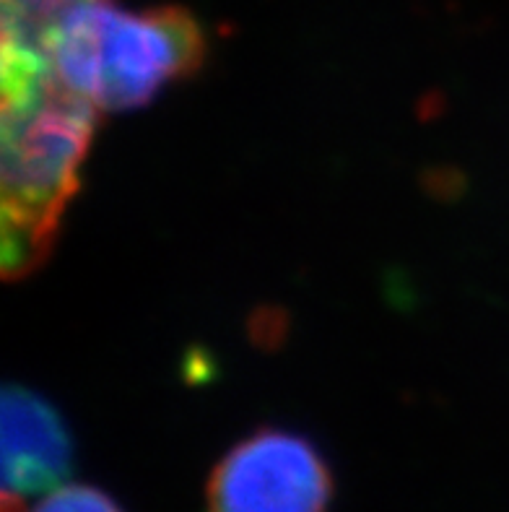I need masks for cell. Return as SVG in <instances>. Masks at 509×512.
I'll return each instance as SVG.
<instances>
[{"mask_svg":"<svg viewBox=\"0 0 509 512\" xmlns=\"http://www.w3.org/2000/svg\"><path fill=\"white\" fill-rule=\"evenodd\" d=\"M97 112L52 68L0 78V266L8 281L42 266L58 240Z\"/></svg>","mask_w":509,"mask_h":512,"instance_id":"6da1fadb","label":"cell"},{"mask_svg":"<svg viewBox=\"0 0 509 512\" xmlns=\"http://www.w3.org/2000/svg\"><path fill=\"white\" fill-rule=\"evenodd\" d=\"M206 58V34L185 8L146 11L97 0L81 8L52 45V71L97 110H133Z\"/></svg>","mask_w":509,"mask_h":512,"instance_id":"7a4b0ae2","label":"cell"},{"mask_svg":"<svg viewBox=\"0 0 509 512\" xmlns=\"http://www.w3.org/2000/svg\"><path fill=\"white\" fill-rule=\"evenodd\" d=\"M333 479L310 442L263 429L234 445L208 479V512H325Z\"/></svg>","mask_w":509,"mask_h":512,"instance_id":"3957f363","label":"cell"},{"mask_svg":"<svg viewBox=\"0 0 509 512\" xmlns=\"http://www.w3.org/2000/svg\"><path fill=\"white\" fill-rule=\"evenodd\" d=\"M3 500L24 502L63 487L73 463L71 435L45 398L8 385L3 390Z\"/></svg>","mask_w":509,"mask_h":512,"instance_id":"277c9868","label":"cell"},{"mask_svg":"<svg viewBox=\"0 0 509 512\" xmlns=\"http://www.w3.org/2000/svg\"><path fill=\"white\" fill-rule=\"evenodd\" d=\"M97 0H0V78L50 71L52 45Z\"/></svg>","mask_w":509,"mask_h":512,"instance_id":"5b68a950","label":"cell"},{"mask_svg":"<svg viewBox=\"0 0 509 512\" xmlns=\"http://www.w3.org/2000/svg\"><path fill=\"white\" fill-rule=\"evenodd\" d=\"M3 512H24L21 502L3 500ZM26 512H123L110 494L81 484H63L55 492L45 494L32 510Z\"/></svg>","mask_w":509,"mask_h":512,"instance_id":"8992f818","label":"cell"}]
</instances>
